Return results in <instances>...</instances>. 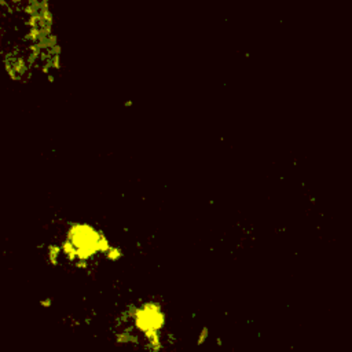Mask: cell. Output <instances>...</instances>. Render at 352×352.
<instances>
[{
	"label": "cell",
	"mask_w": 352,
	"mask_h": 352,
	"mask_svg": "<svg viewBox=\"0 0 352 352\" xmlns=\"http://www.w3.org/2000/svg\"><path fill=\"white\" fill-rule=\"evenodd\" d=\"M111 246L102 230L85 221L72 223L60 243L62 254L77 267H85L99 253L104 256Z\"/></svg>",
	"instance_id": "1"
},
{
	"label": "cell",
	"mask_w": 352,
	"mask_h": 352,
	"mask_svg": "<svg viewBox=\"0 0 352 352\" xmlns=\"http://www.w3.org/2000/svg\"><path fill=\"white\" fill-rule=\"evenodd\" d=\"M133 326L144 334L161 331L165 327L166 316L158 301H144L132 311Z\"/></svg>",
	"instance_id": "2"
},
{
	"label": "cell",
	"mask_w": 352,
	"mask_h": 352,
	"mask_svg": "<svg viewBox=\"0 0 352 352\" xmlns=\"http://www.w3.org/2000/svg\"><path fill=\"white\" fill-rule=\"evenodd\" d=\"M62 254V249L60 245H50L47 248V258L52 265H58L59 264V257Z\"/></svg>",
	"instance_id": "3"
},
{
	"label": "cell",
	"mask_w": 352,
	"mask_h": 352,
	"mask_svg": "<svg viewBox=\"0 0 352 352\" xmlns=\"http://www.w3.org/2000/svg\"><path fill=\"white\" fill-rule=\"evenodd\" d=\"M122 250L120 249V248H117V246H111L107 252H106V254H104V257L107 258V260H110V261H118L121 257H122Z\"/></svg>",
	"instance_id": "4"
},
{
	"label": "cell",
	"mask_w": 352,
	"mask_h": 352,
	"mask_svg": "<svg viewBox=\"0 0 352 352\" xmlns=\"http://www.w3.org/2000/svg\"><path fill=\"white\" fill-rule=\"evenodd\" d=\"M208 337H209V330L206 327H202V330L199 331V336L197 338V345H202Z\"/></svg>",
	"instance_id": "5"
},
{
	"label": "cell",
	"mask_w": 352,
	"mask_h": 352,
	"mask_svg": "<svg viewBox=\"0 0 352 352\" xmlns=\"http://www.w3.org/2000/svg\"><path fill=\"white\" fill-rule=\"evenodd\" d=\"M51 302H52V301H51V298H48V297L44 298V300H40V305L44 307V308H50V307H51Z\"/></svg>",
	"instance_id": "6"
}]
</instances>
